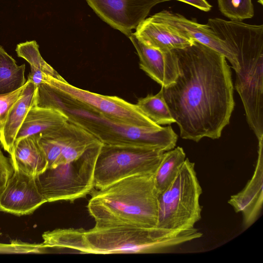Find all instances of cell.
Masks as SVG:
<instances>
[{
  "instance_id": "cell-19",
  "label": "cell",
  "mask_w": 263,
  "mask_h": 263,
  "mask_svg": "<svg viewBox=\"0 0 263 263\" xmlns=\"http://www.w3.org/2000/svg\"><path fill=\"white\" fill-rule=\"evenodd\" d=\"M67 121L66 117L57 109L33 105L28 112L17 134L14 144L21 139L33 135H49L58 130Z\"/></svg>"
},
{
  "instance_id": "cell-25",
  "label": "cell",
  "mask_w": 263,
  "mask_h": 263,
  "mask_svg": "<svg viewBox=\"0 0 263 263\" xmlns=\"http://www.w3.org/2000/svg\"><path fill=\"white\" fill-rule=\"evenodd\" d=\"M220 12L231 20L242 21L254 14L252 0H217Z\"/></svg>"
},
{
  "instance_id": "cell-26",
  "label": "cell",
  "mask_w": 263,
  "mask_h": 263,
  "mask_svg": "<svg viewBox=\"0 0 263 263\" xmlns=\"http://www.w3.org/2000/svg\"><path fill=\"white\" fill-rule=\"evenodd\" d=\"M39 141L47 161V167L61 164V150L58 142L53 138L41 135Z\"/></svg>"
},
{
  "instance_id": "cell-1",
  "label": "cell",
  "mask_w": 263,
  "mask_h": 263,
  "mask_svg": "<svg viewBox=\"0 0 263 263\" xmlns=\"http://www.w3.org/2000/svg\"><path fill=\"white\" fill-rule=\"evenodd\" d=\"M179 75L162 87L183 139L220 138L235 106L232 72L224 55L198 42L173 49Z\"/></svg>"
},
{
  "instance_id": "cell-10",
  "label": "cell",
  "mask_w": 263,
  "mask_h": 263,
  "mask_svg": "<svg viewBox=\"0 0 263 263\" xmlns=\"http://www.w3.org/2000/svg\"><path fill=\"white\" fill-rule=\"evenodd\" d=\"M172 0H86L95 13L128 37L156 5Z\"/></svg>"
},
{
  "instance_id": "cell-12",
  "label": "cell",
  "mask_w": 263,
  "mask_h": 263,
  "mask_svg": "<svg viewBox=\"0 0 263 263\" xmlns=\"http://www.w3.org/2000/svg\"><path fill=\"white\" fill-rule=\"evenodd\" d=\"M152 16L179 34L204 44L222 54L229 61L235 72L239 71L240 66L236 55L207 24H199L167 10H163Z\"/></svg>"
},
{
  "instance_id": "cell-16",
  "label": "cell",
  "mask_w": 263,
  "mask_h": 263,
  "mask_svg": "<svg viewBox=\"0 0 263 263\" xmlns=\"http://www.w3.org/2000/svg\"><path fill=\"white\" fill-rule=\"evenodd\" d=\"M48 137L54 139L61 150V164L80 157L87 149L101 142L81 127L67 121Z\"/></svg>"
},
{
  "instance_id": "cell-8",
  "label": "cell",
  "mask_w": 263,
  "mask_h": 263,
  "mask_svg": "<svg viewBox=\"0 0 263 263\" xmlns=\"http://www.w3.org/2000/svg\"><path fill=\"white\" fill-rule=\"evenodd\" d=\"M165 152L157 148L102 144L93 173V186L105 187L123 178L155 174Z\"/></svg>"
},
{
  "instance_id": "cell-21",
  "label": "cell",
  "mask_w": 263,
  "mask_h": 263,
  "mask_svg": "<svg viewBox=\"0 0 263 263\" xmlns=\"http://www.w3.org/2000/svg\"><path fill=\"white\" fill-rule=\"evenodd\" d=\"M84 231L64 229L47 231L42 235L43 243L50 249H68L72 253L87 254Z\"/></svg>"
},
{
  "instance_id": "cell-22",
  "label": "cell",
  "mask_w": 263,
  "mask_h": 263,
  "mask_svg": "<svg viewBox=\"0 0 263 263\" xmlns=\"http://www.w3.org/2000/svg\"><path fill=\"white\" fill-rule=\"evenodd\" d=\"M185 159V153L183 148L179 146L163 153L154 175L155 185L158 195L173 182Z\"/></svg>"
},
{
  "instance_id": "cell-7",
  "label": "cell",
  "mask_w": 263,
  "mask_h": 263,
  "mask_svg": "<svg viewBox=\"0 0 263 263\" xmlns=\"http://www.w3.org/2000/svg\"><path fill=\"white\" fill-rule=\"evenodd\" d=\"M102 143L87 149L80 157L53 167H47L35 177L46 202H73L92 192L97 158Z\"/></svg>"
},
{
  "instance_id": "cell-15",
  "label": "cell",
  "mask_w": 263,
  "mask_h": 263,
  "mask_svg": "<svg viewBox=\"0 0 263 263\" xmlns=\"http://www.w3.org/2000/svg\"><path fill=\"white\" fill-rule=\"evenodd\" d=\"M133 34L145 44L163 51L183 48L194 41L179 34L152 16L142 21Z\"/></svg>"
},
{
  "instance_id": "cell-3",
  "label": "cell",
  "mask_w": 263,
  "mask_h": 263,
  "mask_svg": "<svg viewBox=\"0 0 263 263\" xmlns=\"http://www.w3.org/2000/svg\"><path fill=\"white\" fill-rule=\"evenodd\" d=\"M207 24L236 55L239 70L235 89L242 102L247 121L258 141L263 138V25L220 18Z\"/></svg>"
},
{
  "instance_id": "cell-11",
  "label": "cell",
  "mask_w": 263,
  "mask_h": 263,
  "mask_svg": "<svg viewBox=\"0 0 263 263\" xmlns=\"http://www.w3.org/2000/svg\"><path fill=\"white\" fill-rule=\"evenodd\" d=\"M46 202L35 177L16 170L0 191V211L16 216L31 214Z\"/></svg>"
},
{
  "instance_id": "cell-20",
  "label": "cell",
  "mask_w": 263,
  "mask_h": 263,
  "mask_svg": "<svg viewBox=\"0 0 263 263\" xmlns=\"http://www.w3.org/2000/svg\"><path fill=\"white\" fill-rule=\"evenodd\" d=\"M15 51L18 57L25 59L30 64L31 72L28 79L33 82L35 87L44 82L45 76L57 77L59 75L42 57L35 41L18 44Z\"/></svg>"
},
{
  "instance_id": "cell-13",
  "label": "cell",
  "mask_w": 263,
  "mask_h": 263,
  "mask_svg": "<svg viewBox=\"0 0 263 263\" xmlns=\"http://www.w3.org/2000/svg\"><path fill=\"white\" fill-rule=\"evenodd\" d=\"M139 58L141 69L162 87L176 81L179 75L177 56L173 51H163L141 42L132 33L129 36Z\"/></svg>"
},
{
  "instance_id": "cell-18",
  "label": "cell",
  "mask_w": 263,
  "mask_h": 263,
  "mask_svg": "<svg viewBox=\"0 0 263 263\" xmlns=\"http://www.w3.org/2000/svg\"><path fill=\"white\" fill-rule=\"evenodd\" d=\"M35 87L28 79L20 98L9 111L0 129V143L9 154L12 152L17 134L30 108L34 105Z\"/></svg>"
},
{
  "instance_id": "cell-31",
  "label": "cell",
  "mask_w": 263,
  "mask_h": 263,
  "mask_svg": "<svg viewBox=\"0 0 263 263\" xmlns=\"http://www.w3.org/2000/svg\"><path fill=\"white\" fill-rule=\"evenodd\" d=\"M257 2L261 5L263 4V0H257Z\"/></svg>"
},
{
  "instance_id": "cell-30",
  "label": "cell",
  "mask_w": 263,
  "mask_h": 263,
  "mask_svg": "<svg viewBox=\"0 0 263 263\" xmlns=\"http://www.w3.org/2000/svg\"><path fill=\"white\" fill-rule=\"evenodd\" d=\"M192 5L202 11L208 12L211 10L212 6L206 0H176Z\"/></svg>"
},
{
  "instance_id": "cell-29",
  "label": "cell",
  "mask_w": 263,
  "mask_h": 263,
  "mask_svg": "<svg viewBox=\"0 0 263 263\" xmlns=\"http://www.w3.org/2000/svg\"><path fill=\"white\" fill-rule=\"evenodd\" d=\"M14 171L10 158L5 156L0 148V191L5 187Z\"/></svg>"
},
{
  "instance_id": "cell-17",
  "label": "cell",
  "mask_w": 263,
  "mask_h": 263,
  "mask_svg": "<svg viewBox=\"0 0 263 263\" xmlns=\"http://www.w3.org/2000/svg\"><path fill=\"white\" fill-rule=\"evenodd\" d=\"M40 135L21 139L14 145L10 154L14 169L35 177L47 166L44 153L40 145Z\"/></svg>"
},
{
  "instance_id": "cell-2",
  "label": "cell",
  "mask_w": 263,
  "mask_h": 263,
  "mask_svg": "<svg viewBox=\"0 0 263 263\" xmlns=\"http://www.w3.org/2000/svg\"><path fill=\"white\" fill-rule=\"evenodd\" d=\"M34 105L61 111L68 121L105 144L151 147L166 152L175 147L178 139L171 126L139 127L124 123L94 110L46 82L35 88Z\"/></svg>"
},
{
  "instance_id": "cell-4",
  "label": "cell",
  "mask_w": 263,
  "mask_h": 263,
  "mask_svg": "<svg viewBox=\"0 0 263 263\" xmlns=\"http://www.w3.org/2000/svg\"><path fill=\"white\" fill-rule=\"evenodd\" d=\"M154 175L131 176L93 191L87 208L95 226L156 228L158 194Z\"/></svg>"
},
{
  "instance_id": "cell-24",
  "label": "cell",
  "mask_w": 263,
  "mask_h": 263,
  "mask_svg": "<svg viewBox=\"0 0 263 263\" xmlns=\"http://www.w3.org/2000/svg\"><path fill=\"white\" fill-rule=\"evenodd\" d=\"M136 105L150 120L158 125L175 123L164 99L162 87L156 95L149 94L139 98Z\"/></svg>"
},
{
  "instance_id": "cell-9",
  "label": "cell",
  "mask_w": 263,
  "mask_h": 263,
  "mask_svg": "<svg viewBox=\"0 0 263 263\" xmlns=\"http://www.w3.org/2000/svg\"><path fill=\"white\" fill-rule=\"evenodd\" d=\"M44 82L97 112L120 122L139 127L158 125L150 120L137 106L117 96L98 94L75 87L60 74L46 76Z\"/></svg>"
},
{
  "instance_id": "cell-28",
  "label": "cell",
  "mask_w": 263,
  "mask_h": 263,
  "mask_svg": "<svg viewBox=\"0 0 263 263\" xmlns=\"http://www.w3.org/2000/svg\"><path fill=\"white\" fill-rule=\"evenodd\" d=\"M26 85V82L24 86L14 91L0 95V129L4 124L9 111L23 94Z\"/></svg>"
},
{
  "instance_id": "cell-27",
  "label": "cell",
  "mask_w": 263,
  "mask_h": 263,
  "mask_svg": "<svg viewBox=\"0 0 263 263\" xmlns=\"http://www.w3.org/2000/svg\"><path fill=\"white\" fill-rule=\"evenodd\" d=\"M49 250L43 243L32 244L16 241L11 244L0 243V253H48L47 251Z\"/></svg>"
},
{
  "instance_id": "cell-6",
  "label": "cell",
  "mask_w": 263,
  "mask_h": 263,
  "mask_svg": "<svg viewBox=\"0 0 263 263\" xmlns=\"http://www.w3.org/2000/svg\"><path fill=\"white\" fill-rule=\"evenodd\" d=\"M202 192L195 163L186 158L173 182L158 195L156 227L173 231L195 228L201 218Z\"/></svg>"
},
{
  "instance_id": "cell-14",
  "label": "cell",
  "mask_w": 263,
  "mask_h": 263,
  "mask_svg": "<svg viewBox=\"0 0 263 263\" xmlns=\"http://www.w3.org/2000/svg\"><path fill=\"white\" fill-rule=\"evenodd\" d=\"M258 141V159L254 173L245 187L228 201L236 212L243 215V226L248 228L255 221L262 203V145Z\"/></svg>"
},
{
  "instance_id": "cell-5",
  "label": "cell",
  "mask_w": 263,
  "mask_h": 263,
  "mask_svg": "<svg viewBox=\"0 0 263 263\" xmlns=\"http://www.w3.org/2000/svg\"><path fill=\"white\" fill-rule=\"evenodd\" d=\"M195 228L173 231L130 226L95 227L84 231L87 253H157L201 237Z\"/></svg>"
},
{
  "instance_id": "cell-23",
  "label": "cell",
  "mask_w": 263,
  "mask_h": 263,
  "mask_svg": "<svg viewBox=\"0 0 263 263\" xmlns=\"http://www.w3.org/2000/svg\"><path fill=\"white\" fill-rule=\"evenodd\" d=\"M26 65L15 60L0 46V95L14 91L24 86Z\"/></svg>"
}]
</instances>
